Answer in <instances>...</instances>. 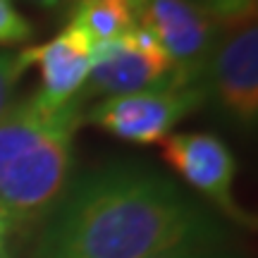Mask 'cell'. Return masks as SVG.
Segmentation results:
<instances>
[{
  "instance_id": "1",
  "label": "cell",
  "mask_w": 258,
  "mask_h": 258,
  "mask_svg": "<svg viewBox=\"0 0 258 258\" xmlns=\"http://www.w3.org/2000/svg\"><path fill=\"white\" fill-rule=\"evenodd\" d=\"M225 237L208 206L141 163H112L72 182L31 258H148L186 241Z\"/></svg>"
},
{
  "instance_id": "2",
  "label": "cell",
  "mask_w": 258,
  "mask_h": 258,
  "mask_svg": "<svg viewBox=\"0 0 258 258\" xmlns=\"http://www.w3.org/2000/svg\"><path fill=\"white\" fill-rule=\"evenodd\" d=\"M82 103L55 105L34 93L0 117V211L10 230H38L67 194Z\"/></svg>"
},
{
  "instance_id": "3",
  "label": "cell",
  "mask_w": 258,
  "mask_h": 258,
  "mask_svg": "<svg viewBox=\"0 0 258 258\" xmlns=\"http://www.w3.org/2000/svg\"><path fill=\"white\" fill-rule=\"evenodd\" d=\"M184 86L163 46L144 27L110 41H93L91 72L79 98L124 96V93Z\"/></svg>"
},
{
  "instance_id": "4",
  "label": "cell",
  "mask_w": 258,
  "mask_h": 258,
  "mask_svg": "<svg viewBox=\"0 0 258 258\" xmlns=\"http://www.w3.org/2000/svg\"><path fill=\"white\" fill-rule=\"evenodd\" d=\"M137 22L163 46L184 86L208 74L222 27L199 0H137Z\"/></svg>"
},
{
  "instance_id": "5",
  "label": "cell",
  "mask_w": 258,
  "mask_h": 258,
  "mask_svg": "<svg viewBox=\"0 0 258 258\" xmlns=\"http://www.w3.org/2000/svg\"><path fill=\"white\" fill-rule=\"evenodd\" d=\"M206 101L201 84L167 86L151 91L110 96L93 105L86 120L112 137L132 144H160L186 115L199 110Z\"/></svg>"
},
{
  "instance_id": "6",
  "label": "cell",
  "mask_w": 258,
  "mask_h": 258,
  "mask_svg": "<svg viewBox=\"0 0 258 258\" xmlns=\"http://www.w3.org/2000/svg\"><path fill=\"white\" fill-rule=\"evenodd\" d=\"M160 153L163 160L186 184L196 189L218 211L225 213L230 220H237L241 225L251 222V218L237 206L232 196L237 163L220 137L208 132L170 134L160 141Z\"/></svg>"
},
{
  "instance_id": "7",
  "label": "cell",
  "mask_w": 258,
  "mask_h": 258,
  "mask_svg": "<svg viewBox=\"0 0 258 258\" xmlns=\"http://www.w3.org/2000/svg\"><path fill=\"white\" fill-rule=\"evenodd\" d=\"M208 74L222 108L244 127H253L258 117V31L253 22L232 27L218 41Z\"/></svg>"
},
{
  "instance_id": "8",
  "label": "cell",
  "mask_w": 258,
  "mask_h": 258,
  "mask_svg": "<svg viewBox=\"0 0 258 258\" xmlns=\"http://www.w3.org/2000/svg\"><path fill=\"white\" fill-rule=\"evenodd\" d=\"M31 64L41 67V91L38 96L48 103H67L77 98L91 72L93 38L74 24L36 48H24Z\"/></svg>"
},
{
  "instance_id": "9",
  "label": "cell",
  "mask_w": 258,
  "mask_h": 258,
  "mask_svg": "<svg viewBox=\"0 0 258 258\" xmlns=\"http://www.w3.org/2000/svg\"><path fill=\"white\" fill-rule=\"evenodd\" d=\"M67 19L93 41H110L139 27L137 0H72Z\"/></svg>"
},
{
  "instance_id": "10",
  "label": "cell",
  "mask_w": 258,
  "mask_h": 258,
  "mask_svg": "<svg viewBox=\"0 0 258 258\" xmlns=\"http://www.w3.org/2000/svg\"><path fill=\"white\" fill-rule=\"evenodd\" d=\"M29 67L27 50H0V117L15 103L17 84Z\"/></svg>"
},
{
  "instance_id": "11",
  "label": "cell",
  "mask_w": 258,
  "mask_h": 258,
  "mask_svg": "<svg viewBox=\"0 0 258 258\" xmlns=\"http://www.w3.org/2000/svg\"><path fill=\"white\" fill-rule=\"evenodd\" d=\"M148 258H241V256L230 246L227 237H218V239L186 241V244H179L175 249L160 251V253Z\"/></svg>"
},
{
  "instance_id": "12",
  "label": "cell",
  "mask_w": 258,
  "mask_h": 258,
  "mask_svg": "<svg viewBox=\"0 0 258 258\" xmlns=\"http://www.w3.org/2000/svg\"><path fill=\"white\" fill-rule=\"evenodd\" d=\"M213 15V19L225 27H239L256 17V0H199Z\"/></svg>"
},
{
  "instance_id": "13",
  "label": "cell",
  "mask_w": 258,
  "mask_h": 258,
  "mask_svg": "<svg viewBox=\"0 0 258 258\" xmlns=\"http://www.w3.org/2000/svg\"><path fill=\"white\" fill-rule=\"evenodd\" d=\"M34 36V24L29 22L12 0H0V46L24 43Z\"/></svg>"
},
{
  "instance_id": "14",
  "label": "cell",
  "mask_w": 258,
  "mask_h": 258,
  "mask_svg": "<svg viewBox=\"0 0 258 258\" xmlns=\"http://www.w3.org/2000/svg\"><path fill=\"white\" fill-rule=\"evenodd\" d=\"M34 5H41V8L46 10H57V8H64L67 10V5L72 3V0H31Z\"/></svg>"
},
{
  "instance_id": "15",
  "label": "cell",
  "mask_w": 258,
  "mask_h": 258,
  "mask_svg": "<svg viewBox=\"0 0 258 258\" xmlns=\"http://www.w3.org/2000/svg\"><path fill=\"white\" fill-rule=\"evenodd\" d=\"M8 220H5V215H3V211H0V241H5V237H8Z\"/></svg>"
}]
</instances>
